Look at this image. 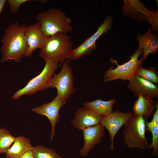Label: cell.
Returning a JSON list of instances; mask_svg holds the SVG:
<instances>
[{"instance_id":"6da1fadb","label":"cell","mask_w":158,"mask_h":158,"mask_svg":"<svg viewBox=\"0 0 158 158\" xmlns=\"http://www.w3.org/2000/svg\"><path fill=\"white\" fill-rule=\"evenodd\" d=\"M26 27L24 24L19 25L17 21L5 29V35L1 40V63L8 60L19 62L25 56L28 49L25 35Z\"/></svg>"},{"instance_id":"7a4b0ae2","label":"cell","mask_w":158,"mask_h":158,"mask_svg":"<svg viewBox=\"0 0 158 158\" xmlns=\"http://www.w3.org/2000/svg\"><path fill=\"white\" fill-rule=\"evenodd\" d=\"M66 34L59 33L46 38L39 54L44 62L51 59L63 63L68 59L73 43Z\"/></svg>"},{"instance_id":"3957f363","label":"cell","mask_w":158,"mask_h":158,"mask_svg":"<svg viewBox=\"0 0 158 158\" xmlns=\"http://www.w3.org/2000/svg\"><path fill=\"white\" fill-rule=\"evenodd\" d=\"M36 20L47 37L59 33H67L72 31V20L59 9L51 8L37 14Z\"/></svg>"},{"instance_id":"277c9868","label":"cell","mask_w":158,"mask_h":158,"mask_svg":"<svg viewBox=\"0 0 158 158\" xmlns=\"http://www.w3.org/2000/svg\"><path fill=\"white\" fill-rule=\"evenodd\" d=\"M45 66L38 75L31 79L27 85L13 95L12 99L16 100L23 95H30L50 87L51 80L58 67L59 63L51 59L45 61Z\"/></svg>"},{"instance_id":"5b68a950","label":"cell","mask_w":158,"mask_h":158,"mask_svg":"<svg viewBox=\"0 0 158 158\" xmlns=\"http://www.w3.org/2000/svg\"><path fill=\"white\" fill-rule=\"evenodd\" d=\"M124 126L123 140L129 148L142 150L149 148L145 136L146 122L143 116L133 114Z\"/></svg>"},{"instance_id":"8992f818","label":"cell","mask_w":158,"mask_h":158,"mask_svg":"<svg viewBox=\"0 0 158 158\" xmlns=\"http://www.w3.org/2000/svg\"><path fill=\"white\" fill-rule=\"evenodd\" d=\"M143 53L142 49H136L133 54L130 56V59L121 65H119L117 61L111 59V63L117 66L113 69L111 67L104 74V82H109L121 79L129 81L136 74L137 69L142 66L144 61L142 57L138 59L140 56Z\"/></svg>"},{"instance_id":"52a82bcc","label":"cell","mask_w":158,"mask_h":158,"mask_svg":"<svg viewBox=\"0 0 158 158\" xmlns=\"http://www.w3.org/2000/svg\"><path fill=\"white\" fill-rule=\"evenodd\" d=\"M122 11L124 16L140 21H147L152 25L153 33L158 30V11H151L138 0H124Z\"/></svg>"},{"instance_id":"ba28073f","label":"cell","mask_w":158,"mask_h":158,"mask_svg":"<svg viewBox=\"0 0 158 158\" xmlns=\"http://www.w3.org/2000/svg\"><path fill=\"white\" fill-rule=\"evenodd\" d=\"M113 23L112 18L110 16H107L103 23L99 25L95 33L78 47L73 49L68 60L70 62L80 59L85 55L92 54L97 48V41L103 34L110 30Z\"/></svg>"},{"instance_id":"9c48e42d","label":"cell","mask_w":158,"mask_h":158,"mask_svg":"<svg viewBox=\"0 0 158 158\" xmlns=\"http://www.w3.org/2000/svg\"><path fill=\"white\" fill-rule=\"evenodd\" d=\"M66 60L63 63L61 70L58 74L54 75L51 81L50 87L57 89V95L67 100L74 94L76 89L74 86L72 70Z\"/></svg>"},{"instance_id":"30bf717a","label":"cell","mask_w":158,"mask_h":158,"mask_svg":"<svg viewBox=\"0 0 158 158\" xmlns=\"http://www.w3.org/2000/svg\"><path fill=\"white\" fill-rule=\"evenodd\" d=\"M133 114V112L125 113L117 110L108 115L102 116L101 124L107 129L109 134L111 150L114 149V139L116 134Z\"/></svg>"},{"instance_id":"8fae6325","label":"cell","mask_w":158,"mask_h":158,"mask_svg":"<svg viewBox=\"0 0 158 158\" xmlns=\"http://www.w3.org/2000/svg\"><path fill=\"white\" fill-rule=\"evenodd\" d=\"M66 102V100L57 95L51 102L32 109L36 113L45 116L49 119L51 126L50 141L53 139L56 125L60 117L59 110Z\"/></svg>"},{"instance_id":"7c38bea8","label":"cell","mask_w":158,"mask_h":158,"mask_svg":"<svg viewBox=\"0 0 158 158\" xmlns=\"http://www.w3.org/2000/svg\"><path fill=\"white\" fill-rule=\"evenodd\" d=\"M127 88L136 96L141 95L151 98L158 97V87L154 84L136 74L129 81Z\"/></svg>"},{"instance_id":"4fadbf2b","label":"cell","mask_w":158,"mask_h":158,"mask_svg":"<svg viewBox=\"0 0 158 158\" xmlns=\"http://www.w3.org/2000/svg\"><path fill=\"white\" fill-rule=\"evenodd\" d=\"M102 116L84 106L78 109L71 121L73 127L78 130L100 124Z\"/></svg>"},{"instance_id":"5bb4252c","label":"cell","mask_w":158,"mask_h":158,"mask_svg":"<svg viewBox=\"0 0 158 158\" xmlns=\"http://www.w3.org/2000/svg\"><path fill=\"white\" fill-rule=\"evenodd\" d=\"M25 35L28 46L25 56L29 57L35 49H41L47 37L42 32L38 22L26 26Z\"/></svg>"},{"instance_id":"9a60e30c","label":"cell","mask_w":158,"mask_h":158,"mask_svg":"<svg viewBox=\"0 0 158 158\" xmlns=\"http://www.w3.org/2000/svg\"><path fill=\"white\" fill-rule=\"evenodd\" d=\"M104 128L100 123L85 128L83 132L84 144L80 150L81 156H87L89 151L92 150L101 141L104 134Z\"/></svg>"},{"instance_id":"2e32d148","label":"cell","mask_w":158,"mask_h":158,"mask_svg":"<svg viewBox=\"0 0 158 158\" xmlns=\"http://www.w3.org/2000/svg\"><path fill=\"white\" fill-rule=\"evenodd\" d=\"M151 27H150L146 33L143 35H138L136 39L139 42V48L143 51L142 57L145 61L150 54H155L158 51L157 36L152 33Z\"/></svg>"},{"instance_id":"e0dca14e","label":"cell","mask_w":158,"mask_h":158,"mask_svg":"<svg viewBox=\"0 0 158 158\" xmlns=\"http://www.w3.org/2000/svg\"><path fill=\"white\" fill-rule=\"evenodd\" d=\"M13 145L6 152V158H19L29 151H32L34 148L28 138L20 135L16 137Z\"/></svg>"},{"instance_id":"ac0fdd59","label":"cell","mask_w":158,"mask_h":158,"mask_svg":"<svg viewBox=\"0 0 158 158\" xmlns=\"http://www.w3.org/2000/svg\"><path fill=\"white\" fill-rule=\"evenodd\" d=\"M138 97L133 108V114L147 118L150 117L156 108V104L150 97L141 95Z\"/></svg>"},{"instance_id":"d6986e66","label":"cell","mask_w":158,"mask_h":158,"mask_svg":"<svg viewBox=\"0 0 158 158\" xmlns=\"http://www.w3.org/2000/svg\"><path fill=\"white\" fill-rule=\"evenodd\" d=\"M116 99L114 98L107 101L100 99L94 100L84 103V106L101 116L108 115L113 111V107Z\"/></svg>"},{"instance_id":"ffe728a7","label":"cell","mask_w":158,"mask_h":158,"mask_svg":"<svg viewBox=\"0 0 158 158\" xmlns=\"http://www.w3.org/2000/svg\"><path fill=\"white\" fill-rule=\"evenodd\" d=\"M16 138L9 130L4 128H0V154L6 153Z\"/></svg>"},{"instance_id":"44dd1931","label":"cell","mask_w":158,"mask_h":158,"mask_svg":"<svg viewBox=\"0 0 158 158\" xmlns=\"http://www.w3.org/2000/svg\"><path fill=\"white\" fill-rule=\"evenodd\" d=\"M34 158H62L53 149L37 145L32 150Z\"/></svg>"},{"instance_id":"7402d4cb","label":"cell","mask_w":158,"mask_h":158,"mask_svg":"<svg viewBox=\"0 0 158 158\" xmlns=\"http://www.w3.org/2000/svg\"><path fill=\"white\" fill-rule=\"evenodd\" d=\"M136 74L154 84L158 83V72L157 68L151 67L146 69L141 66L137 69Z\"/></svg>"},{"instance_id":"603a6c76","label":"cell","mask_w":158,"mask_h":158,"mask_svg":"<svg viewBox=\"0 0 158 158\" xmlns=\"http://www.w3.org/2000/svg\"><path fill=\"white\" fill-rule=\"evenodd\" d=\"M146 128L150 131L152 135V144L149 147L153 149V154L157 155L158 152V126L153 124L151 122L145 121Z\"/></svg>"},{"instance_id":"cb8c5ba5","label":"cell","mask_w":158,"mask_h":158,"mask_svg":"<svg viewBox=\"0 0 158 158\" xmlns=\"http://www.w3.org/2000/svg\"><path fill=\"white\" fill-rule=\"evenodd\" d=\"M32 1L31 0H8L7 2L10 6V11L12 13L18 12L20 6L26 2Z\"/></svg>"},{"instance_id":"d4e9b609","label":"cell","mask_w":158,"mask_h":158,"mask_svg":"<svg viewBox=\"0 0 158 158\" xmlns=\"http://www.w3.org/2000/svg\"><path fill=\"white\" fill-rule=\"evenodd\" d=\"M156 110L153 115L152 119L151 122L154 125L158 126V104L156 103Z\"/></svg>"},{"instance_id":"484cf974","label":"cell","mask_w":158,"mask_h":158,"mask_svg":"<svg viewBox=\"0 0 158 158\" xmlns=\"http://www.w3.org/2000/svg\"><path fill=\"white\" fill-rule=\"evenodd\" d=\"M19 158H34L32 151H29L26 152Z\"/></svg>"},{"instance_id":"4316f807","label":"cell","mask_w":158,"mask_h":158,"mask_svg":"<svg viewBox=\"0 0 158 158\" xmlns=\"http://www.w3.org/2000/svg\"><path fill=\"white\" fill-rule=\"evenodd\" d=\"M6 1V0H0V17L1 13L4 8L5 4Z\"/></svg>"}]
</instances>
